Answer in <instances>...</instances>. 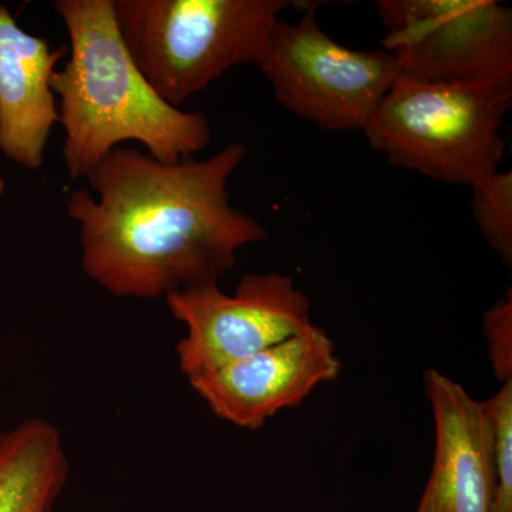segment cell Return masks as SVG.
<instances>
[{
    "instance_id": "cell-3",
    "label": "cell",
    "mask_w": 512,
    "mask_h": 512,
    "mask_svg": "<svg viewBox=\"0 0 512 512\" xmlns=\"http://www.w3.org/2000/svg\"><path fill=\"white\" fill-rule=\"evenodd\" d=\"M138 69L171 106L229 69L261 64L285 0H113Z\"/></svg>"
},
{
    "instance_id": "cell-14",
    "label": "cell",
    "mask_w": 512,
    "mask_h": 512,
    "mask_svg": "<svg viewBox=\"0 0 512 512\" xmlns=\"http://www.w3.org/2000/svg\"><path fill=\"white\" fill-rule=\"evenodd\" d=\"M484 338L494 375L501 383L512 380V295L494 303L483 316Z\"/></svg>"
},
{
    "instance_id": "cell-5",
    "label": "cell",
    "mask_w": 512,
    "mask_h": 512,
    "mask_svg": "<svg viewBox=\"0 0 512 512\" xmlns=\"http://www.w3.org/2000/svg\"><path fill=\"white\" fill-rule=\"evenodd\" d=\"M276 100L326 131L365 130L400 63L387 50L345 47L320 28L316 9L302 19H279L261 64Z\"/></svg>"
},
{
    "instance_id": "cell-4",
    "label": "cell",
    "mask_w": 512,
    "mask_h": 512,
    "mask_svg": "<svg viewBox=\"0 0 512 512\" xmlns=\"http://www.w3.org/2000/svg\"><path fill=\"white\" fill-rule=\"evenodd\" d=\"M510 87L423 82L400 74L365 136L394 167L473 187L498 171Z\"/></svg>"
},
{
    "instance_id": "cell-7",
    "label": "cell",
    "mask_w": 512,
    "mask_h": 512,
    "mask_svg": "<svg viewBox=\"0 0 512 512\" xmlns=\"http://www.w3.org/2000/svg\"><path fill=\"white\" fill-rule=\"evenodd\" d=\"M165 299L187 328L177 345L187 379L261 352L312 323L308 296L291 276L276 272L242 276L232 295L214 282Z\"/></svg>"
},
{
    "instance_id": "cell-11",
    "label": "cell",
    "mask_w": 512,
    "mask_h": 512,
    "mask_svg": "<svg viewBox=\"0 0 512 512\" xmlns=\"http://www.w3.org/2000/svg\"><path fill=\"white\" fill-rule=\"evenodd\" d=\"M56 426L40 417L0 434V512H50L69 478Z\"/></svg>"
},
{
    "instance_id": "cell-15",
    "label": "cell",
    "mask_w": 512,
    "mask_h": 512,
    "mask_svg": "<svg viewBox=\"0 0 512 512\" xmlns=\"http://www.w3.org/2000/svg\"><path fill=\"white\" fill-rule=\"evenodd\" d=\"M3 191H5V181H3V178L0 177V195L3 194Z\"/></svg>"
},
{
    "instance_id": "cell-9",
    "label": "cell",
    "mask_w": 512,
    "mask_h": 512,
    "mask_svg": "<svg viewBox=\"0 0 512 512\" xmlns=\"http://www.w3.org/2000/svg\"><path fill=\"white\" fill-rule=\"evenodd\" d=\"M424 386L434 417L433 467L414 512H490L493 431L483 402L429 369Z\"/></svg>"
},
{
    "instance_id": "cell-12",
    "label": "cell",
    "mask_w": 512,
    "mask_h": 512,
    "mask_svg": "<svg viewBox=\"0 0 512 512\" xmlns=\"http://www.w3.org/2000/svg\"><path fill=\"white\" fill-rule=\"evenodd\" d=\"M473 215L488 247L512 264V173L500 171L473 185Z\"/></svg>"
},
{
    "instance_id": "cell-6",
    "label": "cell",
    "mask_w": 512,
    "mask_h": 512,
    "mask_svg": "<svg viewBox=\"0 0 512 512\" xmlns=\"http://www.w3.org/2000/svg\"><path fill=\"white\" fill-rule=\"evenodd\" d=\"M383 49L423 82L512 89V13L493 0H379Z\"/></svg>"
},
{
    "instance_id": "cell-1",
    "label": "cell",
    "mask_w": 512,
    "mask_h": 512,
    "mask_svg": "<svg viewBox=\"0 0 512 512\" xmlns=\"http://www.w3.org/2000/svg\"><path fill=\"white\" fill-rule=\"evenodd\" d=\"M244 157L241 143L175 164L114 148L87 177L96 197L82 188L67 200L84 274L120 298H167L220 281L239 249L269 237L229 202L228 180Z\"/></svg>"
},
{
    "instance_id": "cell-13",
    "label": "cell",
    "mask_w": 512,
    "mask_h": 512,
    "mask_svg": "<svg viewBox=\"0 0 512 512\" xmlns=\"http://www.w3.org/2000/svg\"><path fill=\"white\" fill-rule=\"evenodd\" d=\"M493 431V497L490 512H512V380L483 402Z\"/></svg>"
},
{
    "instance_id": "cell-2",
    "label": "cell",
    "mask_w": 512,
    "mask_h": 512,
    "mask_svg": "<svg viewBox=\"0 0 512 512\" xmlns=\"http://www.w3.org/2000/svg\"><path fill=\"white\" fill-rule=\"evenodd\" d=\"M55 9L70 40V59L53 74L52 89L72 180L89 177L128 141L165 164L190 160L210 144L207 117L171 106L138 69L113 0H57Z\"/></svg>"
},
{
    "instance_id": "cell-8",
    "label": "cell",
    "mask_w": 512,
    "mask_h": 512,
    "mask_svg": "<svg viewBox=\"0 0 512 512\" xmlns=\"http://www.w3.org/2000/svg\"><path fill=\"white\" fill-rule=\"evenodd\" d=\"M342 370L328 333L309 323L291 338L261 352L188 379L215 416L259 430L282 410L301 406Z\"/></svg>"
},
{
    "instance_id": "cell-10",
    "label": "cell",
    "mask_w": 512,
    "mask_h": 512,
    "mask_svg": "<svg viewBox=\"0 0 512 512\" xmlns=\"http://www.w3.org/2000/svg\"><path fill=\"white\" fill-rule=\"evenodd\" d=\"M66 52L30 35L0 6V153L28 170L42 167L59 123L52 79Z\"/></svg>"
}]
</instances>
